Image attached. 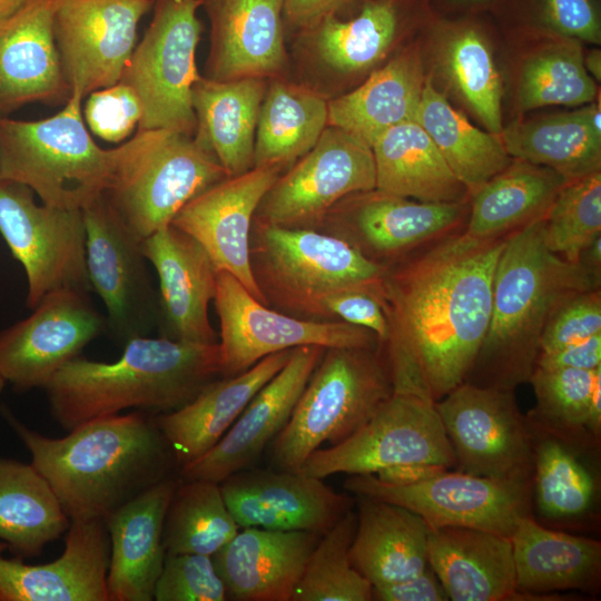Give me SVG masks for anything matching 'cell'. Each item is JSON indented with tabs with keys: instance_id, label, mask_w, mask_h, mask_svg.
<instances>
[{
	"instance_id": "cell-1",
	"label": "cell",
	"mask_w": 601,
	"mask_h": 601,
	"mask_svg": "<svg viewBox=\"0 0 601 601\" xmlns=\"http://www.w3.org/2000/svg\"><path fill=\"white\" fill-rule=\"evenodd\" d=\"M509 234L446 235L422 254L387 266L381 302L388 336L382 346L390 364L421 374L435 402L465 381L476 358Z\"/></svg>"
},
{
	"instance_id": "cell-2",
	"label": "cell",
	"mask_w": 601,
	"mask_h": 601,
	"mask_svg": "<svg viewBox=\"0 0 601 601\" xmlns=\"http://www.w3.org/2000/svg\"><path fill=\"white\" fill-rule=\"evenodd\" d=\"M70 521L105 520L178 466L150 412L136 410L85 422L49 437L1 410Z\"/></svg>"
},
{
	"instance_id": "cell-3",
	"label": "cell",
	"mask_w": 601,
	"mask_h": 601,
	"mask_svg": "<svg viewBox=\"0 0 601 601\" xmlns=\"http://www.w3.org/2000/svg\"><path fill=\"white\" fill-rule=\"evenodd\" d=\"M543 218L506 237L493 278L489 328L464 382L508 391L530 382L551 316L566 299L599 289L600 273L546 247Z\"/></svg>"
},
{
	"instance_id": "cell-4",
	"label": "cell",
	"mask_w": 601,
	"mask_h": 601,
	"mask_svg": "<svg viewBox=\"0 0 601 601\" xmlns=\"http://www.w3.org/2000/svg\"><path fill=\"white\" fill-rule=\"evenodd\" d=\"M221 375L219 344L136 337L115 362L78 356L43 387L53 418L67 431L124 410L170 412Z\"/></svg>"
},
{
	"instance_id": "cell-5",
	"label": "cell",
	"mask_w": 601,
	"mask_h": 601,
	"mask_svg": "<svg viewBox=\"0 0 601 601\" xmlns=\"http://www.w3.org/2000/svg\"><path fill=\"white\" fill-rule=\"evenodd\" d=\"M249 253L266 305L285 314L325 321V298L348 288L368 289L382 299L387 266L368 259L336 235L255 220Z\"/></svg>"
},
{
	"instance_id": "cell-6",
	"label": "cell",
	"mask_w": 601,
	"mask_h": 601,
	"mask_svg": "<svg viewBox=\"0 0 601 601\" xmlns=\"http://www.w3.org/2000/svg\"><path fill=\"white\" fill-rule=\"evenodd\" d=\"M82 97L35 121L0 117V179L28 186L42 204L82 210L108 189L120 147L100 148L85 127Z\"/></svg>"
},
{
	"instance_id": "cell-7",
	"label": "cell",
	"mask_w": 601,
	"mask_h": 601,
	"mask_svg": "<svg viewBox=\"0 0 601 601\" xmlns=\"http://www.w3.org/2000/svg\"><path fill=\"white\" fill-rule=\"evenodd\" d=\"M392 391L382 344L326 348L272 441L273 463L278 470L299 472L314 451L335 445L363 426Z\"/></svg>"
},
{
	"instance_id": "cell-8",
	"label": "cell",
	"mask_w": 601,
	"mask_h": 601,
	"mask_svg": "<svg viewBox=\"0 0 601 601\" xmlns=\"http://www.w3.org/2000/svg\"><path fill=\"white\" fill-rule=\"evenodd\" d=\"M226 177L198 137L166 129L138 130L120 146L104 195L125 225L145 239L171 225L188 201Z\"/></svg>"
},
{
	"instance_id": "cell-9",
	"label": "cell",
	"mask_w": 601,
	"mask_h": 601,
	"mask_svg": "<svg viewBox=\"0 0 601 601\" xmlns=\"http://www.w3.org/2000/svg\"><path fill=\"white\" fill-rule=\"evenodd\" d=\"M391 374L393 391L373 416L346 440L314 451L299 472L324 480L413 463L454 470L455 455L425 382L412 373Z\"/></svg>"
},
{
	"instance_id": "cell-10",
	"label": "cell",
	"mask_w": 601,
	"mask_h": 601,
	"mask_svg": "<svg viewBox=\"0 0 601 601\" xmlns=\"http://www.w3.org/2000/svg\"><path fill=\"white\" fill-rule=\"evenodd\" d=\"M200 6L201 0H157L151 22L120 78L140 100L138 130L196 132L193 88L200 77L196 67Z\"/></svg>"
},
{
	"instance_id": "cell-11",
	"label": "cell",
	"mask_w": 601,
	"mask_h": 601,
	"mask_svg": "<svg viewBox=\"0 0 601 601\" xmlns=\"http://www.w3.org/2000/svg\"><path fill=\"white\" fill-rule=\"evenodd\" d=\"M0 234L24 269L29 308L51 293L91 290L82 210L38 205L28 186L0 179Z\"/></svg>"
},
{
	"instance_id": "cell-12",
	"label": "cell",
	"mask_w": 601,
	"mask_h": 601,
	"mask_svg": "<svg viewBox=\"0 0 601 601\" xmlns=\"http://www.w3.org/2000/svg\"><path fill=\"white\" fill-rule=\"evenodd\" d=\"M344 487L355 495L404 506L431 529L473 528L511 536L516 521L533 514L532 484L444 470L411 484H391L374 474H353Z\"/></svg>"
},
{
	"instance_id": "cell-13",
	"label": "cell",
	"mask_w": 601,
	"mask_h": 601,
	"mask_svg": "<svg viewBox=\"0 0 601 601\" xmlns=\"http://www.w3.org/2000/svg\"><path fill=\"white\" fill-rule=\"evenodd\" d=\"M436 408L456 471L533 484L530 432L514 391L463 382L439 400Z\"/></svg>"
},
{
	"instance_id": "cell-14",
	"label": "cell",
	"mask_w": 601,
	"mask_h": 601,
	"mask_svg": "<svg viewBox=\"0 0 601 601\" xmlns=\"http://www.w3.org/2000/svg\"><path fill=\"white\" fill-rule=\"evenodd\" d=\"M220 325L221 375L233 376L262 358L300 346L377 347L370 329L343 321L295 317L269 308L233 275L218 272L214 297Z\"/></svg>"
},
{
	"instance_id": "cell-15",
	"label": "cell",
	"mask_w": 601,
	"mask_h": 601,
	"mask_svg": "<svg viewBox=\"0 0 601 601\" xmlns=\"http://www.w3.org/2000/svg\"><path fill=\"white\" fill-rule=\"evenodd\" d=\"M375 188L372 148L348 132L327 126L316 145L277 178L260 201L255 220L315 229L339 200Z\"/></svg>"
},
{
	"instance_id": "cell-16",
	"label": "cell",
	"mask_w": 601,
	"mask_h": 601,
	"mask_svg": "<svg viewBox=\"0 0 601 601\" xmlns=\"http://www.w3.org/2000/svg\"><path fill=\"white\" fill-rule=\"evenodd\" d=\"M87 270L91 289L107 309V327L119 342L147 336L158 319L156 295L142 239L138 238L101 195L82 209Z\"/></svg>"
},
{
	"instance_id": "cell-17",
	"label": "cell",
	"mask_w": 601,
	"mask_h": 601,
	"mask_svg": "<svg viewBox=\"0 0 601 601\" xmlns=\"http://www.w3.org/2000/svg\"><path fill=\"white\" fill-rule=\"evenodd\" d=\"M154 0H58L53 36L70 95L120 81Z\"/></svg>"
},
{
	"instance_id": "cell-18",
	"label": "cell",
	"mask_w": 601,
	"mask_h": 601,
	"mask_svg": "<svg viewBox=\"0 0 601 601\" xmlns=\"http://www.w3.org/2000/svg\"><path fill=\"white\" fill-rule=\"evenodd\" d=\"M106 327L88 293H51L28 317L0 331V374L18 390L43 388Z\"/></svg>"
},
{
	"instance_id": "cell-19",
	"label": "cell",
	"mask_w": 601,
	"mask_h": 601,
	"mask_svg": "<svg viewBox=\"0 0 601 601\" xmlns=\"http://www.w3.org/2000/svg\"><path fill=\"white\" fill-rule=\"evenodd\" d=\"M275 166L228 176L188 201L171 225L197 240L217 272H226L266 305L252 272L249 242L257 208L280 176Z\"/></svg>"
},
{
	"instance_id": "cell-20",
	"label": "cell",
	"mask_w": 601,
	"mask_h": 601,
	"mask_svg": "<svg viewBox=\"0 0 601 601\" xmlns=\"http://www.w3.org/2000/svg\"><path fill=\"white\" fill-rule=\"evenodd\" d=\"M219 485L239 528L322 535L352 506L347 495L303 472L245 469Z\"/></svg>"
},
{
	"instance_id": "cell-21",
	"label": "cell",
	"mask_w": 601,
	"mask_h": 601,
	"mask_svg": "<svg viewBox=\"0 0 601 601\" xmlns=\"http://www.w3.org/2000/svg\"><path fill=\"white\" fill-rule=\"evenodd\" d=\"M325 349L294 348L284 367L253 396L225 435L200 457L179 467L181 479L220 483L254 463L287 423Z\"/></svg>"
},
{
	"instance_id": "cell-22",
	"label": "cell",
	"mask_w": 601,
	"mask_h": 601,
	"mask_svg": "<svg viewBox=\"0 0 601 601\" xmlns=\"http://www.w3.org/2000/svg\"><path fill=\"white\" fill-rule=\"evenodd\" d=\"M0 541V601H109L110 541L101 520L70 521L62 554L45 564L7 558Z\"/></svg>"
},
{
	"instance_id": "cell-23",
	"label": "cell",
	"mask_w": 601,
	"mask_h": 601,
	"mask_svg": "<svg viewBox=\"0 0 601 601\" xmlns=\"http://www.w3.org/2000/svg\"><path fill=\"white\" fill-rule=\"evenodd\" d=\"M146 259L159 278L158 318L162 337L195 344H215L208 316L216 292L217 269L201 245L169 225L141 243Z\"/></svg>"
},
{
	"instance_id": "cell-24",
	"label": "cell",
	"mask_w": 601,
	"mask_h": 601,
	"mask_svg": "<svg viewBox=\"0 0 601 601\" xmlns=\"http://www.w3.org/2000/svg\"><path fill=\"white\" fill-rule=\"evenodd\" d=\"M57 4L58 0H29L0 20V117L27 104L69 99L53 36Z\"/></svg>"
},
{
	"instance_id": "cell-25",
	"label": "cell",
	"mask_w": 601,
	"mask_h": 601,
	"mask_svg": "<svg viewBox=\"0 0 601 601\" xmlns=\"http://www.w3.org/2000/svg\"><path fill=\"white\" fill-rule=\"evenodd\" d=\"M323 230L336 235L368 259L390 266L414 248L442 238L462 220L461 203L412 201L376 189Z\"/></svg>"
},
{
	"instance_id": "cell-26",
	"label": "cell",
	"mask_w": 601,
	"mask_h": 601,
	"mask_svg": "<svg viewBox=\"0 0 601 601\" xmlns=\"http://www.w3.org/2000/svg\"><path fill=\"white\" fill-rule=\"evenodd\" d=\"M308 531L243 528L213 560L227 593L237 601H292L319 540Z\"/></svg>"
},
{
	"instance_id": "cell-27",
	"label": "cell",
	"mask_w": 601,
	"mask_h": 601,
	"mask_svg": "<svg viewBox=\"0 0 601 601\" xmlns=\"http://www.w3.org/2000/svg\"><path fill=\"white\" fill-rule=\"evenodd\" d=\"M178 480L166 479L106 520L110 541L109 601H151L166 559L165 515Z\"/></svg>"
},
{
	"instance_id": "cell-28",
	"label": "cell",
	"mask_w": 601,
	"mask_h": 601,
	"mask_svg": "<svg viewBox=\"0 0 601 601\" xmlns=\"http://www.w3.org/2000/svg\"><path fill=\"white\" fill-rule=\"evenodd\" d=\"M285 0H201L211 22L209 79L274 77L286 66Z\"/></svg>"
},
{
	"instance_id": "cell-29",
	"label": "cell",
	"mask_w": 601,
	"mask_h": 601,
	"mask_svg": "<svg viewBox=\"0 0 601 601\" xmlns=\"http://www.w3.org/2000/svg\"><path fill=\"white\" fill-rule=\"evenodd\" d=\"M525 418L533 457V512L559 524L597 521L600 444L564 437Z\"/></svg>"
},
{
	"instance_id": "cell-30",
	"label": "cell",
	"mask_w": 601,
	"mask_h": 601,
	"mask_svg": "<svg viewBox=\"0 0 601 601\" xmlns=\"http://www.w3.org/2000/svg\"><path fill=\"white\" fill-rule=\"evenodd\" d=\"M427 559L449 600L520 597L510 536L473 528H428Z\"/></svg>"
},
{
	"instance_id": "cell-31",
	"label": "cell",
	"mask_w": 601,
	"mask_h": 601,
	"mask_svg": "<svg viewBox=\"0 0 601 601\" xmlns=\"http://www.w3.org/2000/svg\"><path fill=\"white\" fill-rule=\"evenodd\" d=\"M293 349L268 355L236 375L213 380L185 405L155 416L179 467L200 457L225 435L253 396L284 367Z\"/></svg>"
},
{
	"instance_id": "cell-32",
	"label": "cell",
	"mask_w": 601,
	"mask_h": 601,
	"mask_svg": "<svg viewBox=\"0 0 601 601\" xmlns=\"http://www.w3.org/2000/svg\"><path fill=\"white\" fill-rule=\"evenodd\" d=\"M510 538L520 597L599 585L600 541L551 529L533 514L519 518Z\"/></svg>"
},
{
	"instance_id": "cell-33",
	"label": "cell",
	"mask_w": 601,
	"mask_h": 601,
	"mask_svg": "<svg viewBox=\"0 0 601 601\" xmlns=\"http://www.w3.org/2000/svg\"><path fill=\"white\" fill-rule=\"evenodd\" d=\"M356 497L357 524L349 554L372 587L403 581L428 566V526L418 514L394 503Z\"/></svg>"
},
{
	"instance_id": "cell-34",
	"label": "cell",
	"mask_w": 601,
	"mask_h": 601,
	"mask_svg": "<svg viewBox=\"0 0 601 601\" xmlns=\"http://www.w3.org/2000/svg\"><path fill=\"white\" fill-rule=\"evenodd\" d=\"M265 79L218 81L199 77L193 88L195 136L216 156L228 176L254 167L255 135Z\"/></svg>"
},
{
	"instance_id": "cell-35",
	"label": "cell",
	"mask_w": 601,
	"mask_h": 601,
	"mask_svg": "<svg viewBox=\"0 0 601 601\" xmlns=\"http://www.w3.org/2000/svg\"><path fill=\"white\" fill-rule=\"evenodd\" d=\"M371 148L381 193L425 203H461L469 194L415 120L387 129Z\"/></svg>"
},
{
	"instance_id": "cell-36",
	"label": "cell",
	"mask_w": 601,
	"mask_h": 601,
	"mask_svg": "<svg viewBox=\"0 0 601 601\" xmlns=\"http://www.w3.org/2000/svg\"><path fill=\"white\" fill-rule=\"evenodd\" d=\"M424 82L417 55L402 53L374 71L357 89L329 101L328 126L372 147L387 129L414 120Z\"/></svg>"
},
{
	"instance_id": "cell-37",
	"label": "cell",
	"mask_w": 601,
	"mask_h": 601,
	"mask_svg": "<svg viewBox=\"0 0 601 601\" xmlns=\"http://www.w3.org/2000/svg\"><path fill=\"white\" fill-rule=\"evenodd\" d=\"M566 183L549 167L511 161L473 194L464 231L476 238L497 237L542 218Z\"/></svg>"
},
{
	"instance_id": "cell-38",
	"label": "cell",
	"mask_w": 601,
	"mask_h": 601,
	"mask_svg": "<svg viewBox=\"0 0 601 601\" xmlns=\"http://www.w3.org/2000/svg\"><path fill=\"white\" fill-rule=\"evenodd\" d=\"M70 519L30 463L0 459V541L17 558H32L67 532Z\"/></svg>"
},
{
	"instance_id": "cell-39",
	"label": "cell",
	"mask_w": 601,
	"mask_h": 601,
	"mask_svg": "<svg viewBox=\"0 0 601 601\" xmlns=\"http://www.w3.org/2000/svg\"><path fill=\"white\" fill-rule=\"evenodd\" d=\"M414 120L471 195L512 161L497 135L474 127L431 78L425 79Z\"/></svg>"
},
{
	"instance_id": "cell-40",
	"label": "cell",
	"mask_w": 601,
	"mask_h": 601,
	"mask_svg": "<svg viewBox=\"0 0 601 601\" xmlns=\"http://www.w3.org/2000/svg\"><path fill=\"white\" fill-rule=\"evenodd\" d=\"M327 104L311 89L273 81L258 114L254 167L283 169L306 155L328 126Z\"/></svg>"
},
{
	"instance_id": "cell-41",
	"label": "cell",
	"mask_w": 601,
	"mask_h": 601,
	"mask_svg": "<svg viewBox=\"0 0 601 601\" xmlns=\"http://www.w3.org/2000/svg\"><path fill=\"white\" fill-rule=\"evenodd\" d=\"M500 135L509 156L549 167L568 181L600 171L601 136L589 125L584 107L513 122Z\"/></svg>"
},
{
	"instance_id": "cell-42",
	"label": "cell",
	"mask_w": 601,
	"mask_h": 601,
	"mask_svg": "<svg viewBox=\"0 0 601 601\" xmlns=\"http://www.w3.org/2000/svg\"><path fill=\"white\" fill-rule=\"evenodd\" d=\"M530 383L536 406L525 415L529 420L564 437L600 444L601 366L536 367Z\"/></svg>"
},
{
	"instance_id": "cell-43",
	"label": "cell",
	"mask_w": 601,
	"mask_h": 601,
	"mask_svg": "<svg viewBox=\"0 0 601 601\" xmlns=\"http://www.w3.org/2000/svg\"><path fill=\"white\" fill-rule=\"evenodd\" d=\"M180 481L165 515L162 541L166 553L213 556L240 528L226 504L219 483Z\"/></svg>"
},
{
	"instance_id": "cell-44",
	"label": "cell",
	"mask_w": 601,
	"mask_h": 601,
	"mask_svg": "<svg viewBox=\"0 0 601 601\" xmlns=\"http://www.w3.org/2000/svg\"><path fill=\"white\" fill-rule=\"evenodd\" d=\"M357 514L349 510L319 536L292 601H371L373 587L354 566L351 545Z\"/></svg>"
},
{
	"instance_id": "cell-45",
	"label": "cell",
	"mask_w": 601,
	"mask_h": 601,
	"mask_svg": "<svg viewBox=\"0 0 601 601\" xmlns=\"http://www.w3.org/2000/svg\"><path fill=\"white\" fill-rule=\"evenodd\" d=\"M396 12L388 0L368 2L348 21L332 16L318 24L315 47L321 58L342 72L370 68L387 52L396 32Z\"/></svg>"
},
{
	"instance_id": "cell-46",
	"label": "cell",
	"mask_w": 601,
	"mask_h": 601,
	"mask_svg": "<svg viewBox=\"0 0 601 601\" xmlns=\"http://www.w3.org/2000/svg\"><path fill=\"white\" fill-rule=\"evenodd\" d=\"M597 86L583 65L575 39L552 43L530 57L522 69L519 101L523 110L593 102Z\"/></svg>"
},
{
	"instance_id": "cell-47",
	"label": "cell",
	"mask_w": 601,
	"mask_h": 601,
	"mask_svg": "<svg viewBox=\"0 0 601 601\" xmlns=\"http://www.w3.org/2000/svg\"><path fill=\"white\" fill-rule=\"evenodd\" d=\"M444 65L453 86L469 108L494 135L502 127V86L491 50L473 28L455 32L444 50Z\"/></svg>"
},
{
	"instance_id": "cell-48",
	"label": "cell",
	"mask_w": 601,
	"mask_h": 601,
	"mask_svg": "<svg viewBox=\"0 0 601 601\" xmlns=\"http://www.w3.org/2000/svg\"><path fill=\"white\" fill-rule=\"evenodd\" d=\"M546 247L570 263L601 234L600 171L568 181L558 193L544 218Z\"/></svg>"
},
{
	"instance_id": "cell-49",
	"label": "cell",
	"mask_w": 601,
	"mask_h": 601,
	"mask_svg": "<svg viewBox=\"0 0 601 601\" xmlns=\"http://www.w3.org/2000/svg\"><path fill=\"white\" fill-rule=\"evenodd\" d=\"M225 584L213 556L197 553L166 554L157 580L156 601H225Z\"/></svg>"
},
{
	"instance_id": "cell-50",
	"label": "cell",
	"mask_w": 601,
	"mask_h": 601,
	"mask_svg": "<svg viewBox=\"0 0 601 601\" xmlns=\"http://www.w3.org/2000/svg\"><path fill=\"white\" fill-rule=\"evenodd\" d=\"M142 108L135 91L117 82L89 93L83 117L91 131L109 142L126 139L138 126Z\"/></svg>"
},
{
	"instance_id": "cell-51",
	"label": "cell",
	"mask_w": 601,
	"mask_h": 601,
	"mask_svg": "<svg viewBox=\"0 0 601 601\" xmlns=\"http://www.w3.org/2000/svg\"><path fill=\"white\" fill-rule=\"evenodd\" d=\"M597 334H601V297L599 289H593L566 299L554 312L543 331L540 353L552 352Z\"/></svg>"
},
{
	"instance_id": "cell-52",
	"label": "cell",
	"mask_w": 601,
	"mask_h": 601,
	"mask_svg": "<svg viewBox=\"0 0 601 601\" xmlns=\"http://www.w3.org/2000/svg\"><path fill=\"white\" fill-rule=\"evenodd\" d=\"M325 321H343L372 331L381 344L388 336V323L381 297L368 289L348 288L335 292L323 303Z\"/></svg>"
},
{
	"instance_id": "cell-53",
	"label": "cell",
	"mask_w": 601,
	"mask_h": 601,
	"mask_svg": "<svg viewBox=\"0 0 601 601\" xmlns=\"http://www.w3.org/2000/svg\"><path fill=\"white\" fill-rule=\"evenodd\" d=\"M544 21L564 38L600 43L601 23L592 0H543Z\"/></svg>"
},
{
	"instance_id": "cell-54",
	"label": "cell",
	"mask_w": 601,
	"mask_h": 601,
	"mask_svg": "<svg viewBox=\"0 0 601 601\" xmlns=\"http://www.w3.org/2000/svg\"><path fill=\"white\" fill-rule=\"evenodd\" d=\"M373 600L444 601L449 598L441 581L428 564L422 572L412 578L382 587H373Z\"/></svg>"
},
{
	"instance_id": "cell-55",
	"label": "cell",
	"mask_w": 601,
	"mask_h": 601,
	"mask_svg": "<svg viewBox=\"0 0 601 601\" xmlns=\"http://www.w3.org/2000/svg\"><path fill=\"white\" fill-rule=\"evenodd\" d=\"M601 366V334L562 348L540 353L536 367L594 370ZM535 367V368H536Z\"/></svg>"
},
{
	"instance_id": "cell-56",
	"label": "cell",
	"mask_w": 601,
	"mask_h": 601,
	"mask_svg": "<svg viewBox=\"0 0 601 601\" xmlns=\"http://www.w3.org/2000/svg\"><path fill=\"white\" fill-rule=\"evenodd\" d=\"M351 0H285L284 11L288 19L300 27L317 26Z\"/></svg>"
},
{
	"instance_id": "cell-57",
	"label": "cell",
	"mask_w": 601,
	"mask_h": 601,
	"mask_svg": "<svg viewBox=\"0 0 601 601\" xmlns=\"http://www.w3.org/2000/svg\"><path fill=\"white\" fill-rule=\"evenodd\" d=\"M444 470H450L441 465L413 463L386 467L374 475L391 484H411L431 477Z\"/></svg>"
},
{
	"instance_id": "cell-58",
	"label": "cell",
	"mask_w": 601,
	"mask_h": 601,
	"mask_svg": "<svg viewBox=\"0 0 601 601\" xmlns=\"http://www.w3.org/2000/svg\"><path fill=\"white\" fill-rule=\"evenodd\" d=\"M583 65L587 72L593 76L598 81L601 79V51L600 49L591 50L585 58Z\"/></svg>"
},
{
	"instance_id": "cell-59",
	"label": "cell",
	"mask_w": 601,
	"mask_h": 601,
	"mask_svg": "<svg viewBox=\"0 0 601 601\" xmlns=\"http://www.w3.org/2000/svg\"><path fill=\"white\" fill-rule=\"evenodd\" d=\"M29 0H0V20L20 10Z\"/></svg>"
},
{
	"instance_id": "cell-60",
	"label": "cell",
	"mask_w": 601,
	"mask_h": 601,
	"mask_svg": "<svg viewBox=\"0 0 601 601\" xmlns=\"http://www.w3.org/2000/svg\"><path fill=\"white\" fill-rule=\"evenodd\" d=\"M7 384V381L3 378V376L0 374V394L3 391L4 386Z\"/></svg>"
},
{
	"instance_id": "cell-61",
	"label": "cell",
	"mask_w": 601,
	"mask_h": 601,
	"mask_svg": "<svg viewBox=\"0 0 601 601\" xmlns=\"http://www.w3.org/2000/svg\"><path fill=\"white\" fill-rule=\"evenodd\" d=\"M460 1H463V2H479V1H483V0H460Z\"/></svg>"
}]
</instances>
